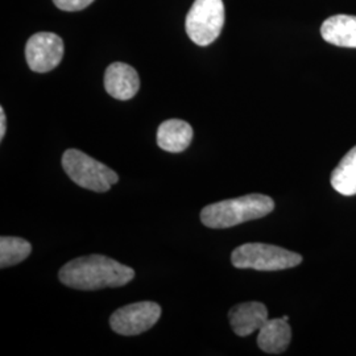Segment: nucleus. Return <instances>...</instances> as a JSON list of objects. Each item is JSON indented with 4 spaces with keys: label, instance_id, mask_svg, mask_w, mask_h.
<instances>
[{
    "label": "nucleus",
    "instance_id": "nucleus-1",
    "mask_svg": "<svg viewBox=\"0 0 356 356\" xmlns=\"http://www.w3.org/2000/svg\"><path fill=\"white\" fill-rule=\"evenodd\" d=\"M134 277L135 272L132 268L104 254L76 257L66 263L58 272V279L64 285L78 291L119 288L127 285Z\"/></svg>",
    "mask_w": 356,
    "mask_h": 356
},
{
    "label": "nucleus",
    "instance_id": "nucleus-2",
    "mask_svg": "<svg viewBox=\"0 0 356 356\" xmlns=\"http://www.w3.org/2000/svg\"><path fill=\"white\" fill-rule=\"evenodd\" d=\"M275 209V202L264 194H248L206 206L201 220L210 229H229L244 222L264 218Z\"/></svg>",
    "mask_w": 356,
    "mask_h": 356
},
{
    "label": "nucleus",
    "instance_id": "nucleus-3",
    "mask_svg": "<svg viewBox=\"0 0 356 356\" xmlns=\"http://www.w3.org/2000/svg\"><path fill=\"white\" fill-rule=\"evenodd\" d=\"M231 263L239 269L273 272L300 266L302 256L273 244L245 243L232 251Z\"/></svg>",
    "mask_w": 356,
    "mask_h": 356
},
{
    "label": "nucleus",
    "instance_id": "nucleus-4",
    "mask_svg": "<svg viewBox=\"0 0 356 356\" xmlns=\"http://www.w3.org/2000/svg\"><path fill=\"white\" fill-rule=\"evenodd\" d=\"M61 164L69 178L88 191L106 193L119 181L113 169L78 149L65 151Z\"/></svg>",
    "mask_w": 356,
    "mask_h": 356
},
{
    "label": "nucleus",
    "instance_id": "nucleus-5",
    "mask_svg": "<svg viewBox=\"0 0 356 356\" xmlns=\"http://www.w3.org/2000/svg\"><path fill=\"white\" fill-rule=\"evenodd\" d=\"M225 26L222 0H195L186 16V33L193 42L206 47L219 38Z\"/></svg>",
    "mask_w": 356,
    "mask_h": 356
},
{
    "label": "nucleus",
    "instance_id": "nucleus-6",
    "mask_svg": "<svg viewBox=\"0 0 356 356\" xmlns=\"http://www.w3.org/2000/svg\"><path fill=\"white\" fill-rule=\"evenodd\" d=\"M161 316V307L152 301L123 306L110 318L111 329L120 335L134 337L152 329Z\"/></svg>",
    "mask_w": 356,
    "mask_h": 356
},
{
    "label": "nucleus",
    "instance_id": "nucleus-7",
    "mask_svg": "<svg viewBox=\"0 0 356 356\" xmlns=\"http://www.w3.org/2000/svg\"><path fill=\"white\" fill-rule=\"evenodd\" d=\"M64 56L63 38L51 32H38L26 41V64L32 72L48 73L57 67Z\"/></svg>",
    "mask_w": 356,
    "mask_h": 356
},
{
    "label": "nucleus",
    "instance_id": "nucleus-8",
    "mask_svg": "<svg viewBox=\"0 0 356 356\" xmlns=\"http://www.w3.org/2000/svg\"><path fill=\"white\" fill-rule=\"evenodd\" d=\"M104 88L115 99L128 101L140 89V78L132 66L114 63L104 73Z\"/></svg>",
    "mask_w": 356,
    "mask_h": 356
},
{
    "label": "nucleus",
    "instance_id": "nucleus-9",
    "mask_svg": "<svg viewBox=\"0 0 356 356\" xmlns=\"http://www.w3.org/2000/svg\"><path fill=\"white\" fill-rule=\"evenodd\" d=\"M229 325L238 337H248L260 330L267 322V306L261 302H243L229 312Z\"/></svg>",
    "mask_w": 356,
    "mask_h": 356
},
{
    "label": "nucleus",
    "instance_id": "nucleus-10",
    "mask_svg": "<svg viewBox=\"0 0 356 356\" xmlns=\"http://www.w3.org/2000/svg\"><path fill=\"white\" fill-rule=\"evenodd\" d=\"M156 140L157 145L166 152H184L193 140V128L185 120L169 119L160 124Z\"/></svg>",
    "mask_w": 356,
    "mask_h": 356
},
{
    "label": "nucleus",
    "instance_id": "nucleus-11",
    "mask_svg": "<svg viewBox=\"0 0 356 356\" xmlns=\"http://www.w3.org/2000/svg\"><path fill=\"white\" fill-rule=\"evenodd\" d=\"M292 341V329L284 318L268 319L259 330L257 346L267 354L279 355L289 347Z\"/></svg>",
    "mask_w": 356,
    "mask_h": 356
},
{
    "label": "nucleus",
    "instance_id": "nucleus-12",
    "mask_svg": "<svg viewBox=\"0 0 356 356\" xmlns=\"http://www.w3.org/2000/svg\"><path fill=\"white\" fill-rule=\"evenodd\" d=\"M321 35L329 44L342 48H356V16L335 15L321 26Z\"/></svg>",
    "mask_w": 356,
    "mask_h": 356
},
{
    "label": "nucleus",
    "instance_id": "nucleus-13",
    "mask_svg": "<svg viewBox=\"0 0 356 356\" xmlns=\"http://www.w3.org/2000/svg\"><path fill=\"white\" fill-rule=\"evenodd\" d=\"M331 186L346 197L356 195V145L332 170Z\"/></svg>",
    "mask_w": 356,
    "mask_h": 356
},
{
    "label": "nucleus",
    "instance_id": "nucleus-14",
    "mask_svg": "<svg viewBox=\"0 0 356 356\" xmlns=\"http://www.w3.org/2000/svg\"><path fill=\"white\" fill-rule=\"evenodd\" d=\"M32 252L31 243L23 238H0V268L11 267L24 261Z\"/></svg>",
    "mask_w": 356,
    "mask_h": 356
},
{
    "label": "nucleus",
    "instance_id": "nucleus-15",
    "mask_svg": "<svg viewBox=\"0 0 356 356\" xmlns=\"http://www.w3.org/2000/svg\"><path fill=\"white\" fill-rule=\"evenodd\" d=\"M94 0H53L57 8L67 13H76L89 7Z\"/></svg>",
    "mask_w": 356,
    "mask_h": 356
},
{
    "label": "nucleus",
    "instance_id": "nucleus-16",
    "mask_svg": "<svg viewBox=\"0 0 356 356\" xmlns=\"http://www.w3.org/2000/svg\"><path fill=\"white\" fill-rule=\"evenodd\" d=\"M6 128H7V122H6V113L4 108L0 107V140L6 135Z\"/></svg>",
    "mask_w": 356,
    "mask_h": 356
}]
</instances>
